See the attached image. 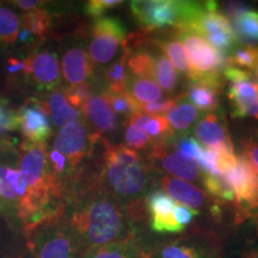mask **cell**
<instances>
[{"instance_id": "9", "label": "cell", "mask_w": 258, "mask_h": 258, "mask_svg": "<svg viewBox=\"0 0 258 258\" xmlns=\"http://www.w3.org/2000/svg\"><path fill=\"white\" fill-rule=\"evenodd\" d=\"M86 38L83 34H71L60 43L61 76L69 86L90 83L95 69L86 48Z\"/></svg>"}, {"instance_id": "46", "label": "cell", "mask_w": 258, "mask_h": 258, "mask_svg": "<svg viewBox=\"0 0 258 258\" xmlns=\"http://www.w3.org/2000/svg\"><path fill=\"white\" fill-rule=\"evenodd\" d=\"M9 4L23 10L24 12H29L32 11V10L44 8L43 4H46V2H40V0H12V2H9Z\"/></svg>"}, {"instance_id": "36", "label": "cell", "mask_w": 258, "mask_h": 258, "mask_svg": "<svg viewBox=\"0 0 258 258\" xmlns=\"http://www.w3.org/2000/svg\"><path fill=\"white\" fill-rule=\"evenodd\" d=\"M64 97H66L67 102H70V105L82 112L88 102L91 99L93 95V90L91 83H84L79 85L69 86L64 89Z\"/></svg>"}, {"instance_id": "17", "label": "cell", "mask_w": 258, "mask_h": 258, "mask_svg": "<svg viewBox=\"0 0 258 258\" xmlns=\"http://www.w3.org/2000/svg\"><path fill=\"white\" fill-rule=\"evenodd\" d=\"M228 98L232 104V117H254L258 120V85L252 80L231 83Z\"/></svg>"}, {"instance_id": "24", "label": "cell", "mask_w": 258, "mask_h": 258, "mask_svg": "<svg viewBox=\"0 0 258 258\" xmlns=\"http://www.w3.org/2000/svg\"><path fill=\"white\" fill-rule=\"evenodd\" d=\"M27 251L25 235L10 228L0 219V258H24Z\"/></svg>"}, {"instance_id": "37", "label": "cell", "mask_w": 258, "mask_h": 258, "mask_svg": "<svg viewBox=\"0 0 258 258\" xmlns=\"http://www.w3.org/2000/svg\"><path fill=\"white\" fill-rule=\"evenodd\" d=\"M105 96L110 103L111 109L116 114L131 117L132 115L140 112L139 111V103L127 91L122 93H105Z\"/></svg>"}, {"instance_id": "4", "label": "cell", "mask_w": 258, "mask_h": 258, "mask_svg": "<svg viewBox=\"0 0 258 258\" xmlns=\"http://www.w3.org/2000/svg\"><path fill=\"white\" fill-rule=\"evenodd\" d=\"M25 238L32 258H83L85 251L62 214L37 225Z\"/></svg>"}, {"instance_id": "23", "label": "cell", "mask_w": 258, "mask_h": 258, "mask_svg": "<svg viewBox=\"0 0 258 258\" xmlns=\"http://www.w3.org/2000/svg\"><path fill=\"white\" fill-rule=\"evenodd\" d=\"M53 24V16L44 8L23 12L21 15V27L30 31V34L38 42L46 41Z\"/></svg>"}, {"instance_id": "45", "label": "cell", "mask_w": 258, "mask_h": 258, "mask_svg": "<svg viewBox=\"0 0 258 258\" xmlns=\"http://www.w3.org/2000/svg\"><path fill=\"white\" fill-rule=\"evenodd\" d=\"M225 79L228 80L230 83H238L243 82V80H251L250 71L240 70L234 66H227L222 71Z\"/></svg>"}, {"instance_id": "35", "label": "cell", "mask_w": 258, "mask_h": 258, "mask_svg": "<svg viewBox=\"0 0 258 258\" xmlns=\"http://www.w3.org/2000/svg\"><path fill=\"white\" fill-rule=\"evenodd\" d=\"M18 131L17 109L8 97L0 96V138Z\"/></svg>"}, {"instance_id": "49", "label": "cell", "mask_w": 258, "mask_h": 258, "mask_svg": "<svg viewBox=\"0 0 258 258\" xmlns=\"http://www.w3.org/2000/svg\"><path fill=\"white\" fill-rule=\"evenodd\" d=\"M24 258H32V256H31V253H30V251H27V253H25V256H24Z\"/></svg>"}, {"instance_id": "21", "label": "cell", "mask_w": 258, "mask_h": 258, "mask_svg": "<svg viewBox=\"0 0 258 258\" xmlns=\"http://www.w3.org/2000/svg\"><path fill=\"white\" fill-rule=\"evenodd\" d=\"M235 41L245 47H258V11L245 9L231 21Z\"/></svg>"}, {"instance_id": "43", "label": "cell", "mask_w": 258, "mask_h": 258, "mask_svg": "<svg viewBox=\"0 0 258 258\" xmlns=\"http://www.w3.org/2000/svg\"><path fill=\"white\" fill-rule=\"evenodd\" d=\"M244 156L247 158L253 169L258 172V139L250 138L244 143Z\"/></svg>"}, {"instance_id": "16", "label": "cell", "mask_w": 258, "mask_h": 258, "mask_svg": "<svg viewBox=\"0 0 258 258\" xmlns=\"http://www.w3.org/2000/svg\"><path fill=\"white\" fill-rule=\"evenodd\" d=\"M82 114L89 122L92 132L101 138L102 135L114 133L117 129L118 120L104 92L93 93L91 99L83 109Z\"/></svg>"}, {"instance_id": "30", "label": "cell", "mask_w": 258, "mask_h": 258, "mask_svg": "<svg viewBox=\"0 0 258 258\" xmlns=\"http://www.w3.org/2000/svg\"><path fill=\"white\" fill-rule=\"evenodd\" d=\"M153 80L160 85V89L166 91H173L178 84V74H177L175 67L171 63L169 57L164 54H156V61H154V72Z\"/></svg>"}, {"instance_id": "44", "label": "cell", "mask_w": 258, "mask_h": 258, "mask_svg": "<svg viewBox=\"0 0 258 258\" xmlns=\"http://www.w3.org/2000/svg\"><path fill=\"white\" fill-rule=\"evenodd\" d=\"M198 214H199L198 211H195V209H191L189 207H185V206L179 205V203H177L175 212H173V215H175L176 221L184 228L186 225L191 222L192 218Z\"/></svg>"}, {"instance_id": "14", "label": "cell", "mask_w": 258, "mask_h": 258, "mask_svg": "<svg viewBox=\"0 0 258 258\" xmlns=\"http://www.w3.org/2000/svg\"><path fill=\"white\" fill-rule=\"evenodd\" d=\"M146 205L151 214V227L154 232L180 233L184 231L173 215L177 202L166 192L154 190L146 198Z\"/></svg>"}, {"instance_id": "3", "label": "cell", "mask_w": 258, "mask_h": 258, "mask_svg": "<svg viewBox=\"0 0 258 258\" xmlns=\"http://www.w3.org/2000/svg\"><path fill=\"white\" fill-rule=\"evenodd\" d=\"M132 14L147 30L165 27L185 28L206 11V2L183 0H134Z\"/></svg>"}, {"instance_id": "18", "label": "cell", "mask_w": 258, "mask_h": 258, "mask_svg": "<svg viewBox=\"0 0 258 258\" xmlns=\"http://www.w3.org/2000/svg\"><path fill=\"white\" fill-rule=\"evenodd\" d=\"M83 258H151V254L133 234L123 240L86 249Z\"/></svg>"}, {"instance_id": "27", "label": "cell", "mask_w": 258, "mask_h": 258, "mask_svg": "<svg viewBox=\"0 0 258 258\" xmlns=\"http://www.w3.org/2000/svg\"><path fill=\"white\" fill-rule=\"evenodd\" d=\"M127 92L138 103H154L163 98V90L157 83L147 78L132 77L127 80Z\"/></svg>"}, {"instance_id": "13", "label": "cell", "mask_w": 258, "mask_h": 258, "mask_svg": "<svg viewBox=\"0 0 258 258\" xmlns=\"http://www.w3.org/2000/svg\"><path fill=\"white\" fill-rule=\"evenodd\" d=\"M234 190L237 206L258 208V172L243 153L237 156V163L224 175Z\"/></svg>"}, {"instance_id": "40", "label": "cell", "mask_w": 258, "mask_h": 258, "mask_svg": "<svg viewBox=\"0 0 258 258\" xmlns=\"http://www.w3.org/2000/svg\"><path fill=\"white\" fill-rule=\"evenodd\" d=\"M121 4H123L122 0H90L85 5V12L91 17L101 18L106 11Z\"/></svg>"}, {"instance_id": "42", "label": "cell", "mask_w": 258, "mask_h": 258, "mask_svg": "<svg viewBox=\"0 0 258 258\" xmlns=\"http://www.w3.org/2000/svg\"><path fill=\"white\" fill-rule=\"evenodd\" d=\"M201 150V144L194 138H182L178 143H177V151H178L182 156H184L190 160H198Z\"/></svg>"}, {"instance_id": "20", "label": "cell", "mask_w": 258, "mask_h": 258, "mask_svg": "<svg viewBox=\"0 0 258 258\" xmlns=\"http://www.w3.org/2000/svg\"><path fill=\"white\" fill-rule=\"evenodd\" d=\"M48 109L50 122L54 127L62 128L71 122L83 120V114L72 108L67 102L63 91L56 89L54 91L47 92L46 99H43Z\"/></svg>"}, {"instance_id": "1", "label": "cell", "mask_w": 258, "mask_h": 258, "mask_svg": "<svg viewBox=\"0 0 258 258\" xmlns=\"http://www.w3.org/2000/svg\"><path fill=\"white\" fill-rule=\"evenodd\" d=\"M62 218L84 249L123 240L135 234L124 207L98 179L74 184L63 201Z\"/></svg>"}, {"instance_id": "10", "label": "cell", "mask_w": 258, "mask_h": 258, "mask_svg": "<svg viewBox=\"0 0 258 258\" xmlns=\"http://www.w3.org/2000/svg\"><path fill=\"white\" fill-rule=\"evenodd\" d=\"M150 254L151 258H219V245L212 233L199 231L161 244Z\"/></svg>"}, {"instance_id": "26", "label": "cell", "mask_w": 258, "mask_h": 258, "mask_svg": "<svg viewBox=\"0 0 258 258\" xmlns=\"http://www.w3.org/2000/svg\"><path fill=\"white\" fill-rule=\"evenodd\" d=\"M150 116L143 112L132 115L128 120L124 133V141L132 150H144L151 144V138L146 132L147 122Z\"/></svg>"}, {"instance_id": "28", "label": "cell", "mask_w": 258, "mask_h": 258, "mask_svg": "<svg viewBox=\"0 0 258 258\" xmlns=\"http://www.w3.org/2000/svg\"><path fill=\"white\" fill-rule=\"evenodd\" d=\"M128 49L123 47V54L121 59L109 66L104 73L105 93H122L127 91L128 76L125 73Z\"/></svg>"}, {"instance_id": "2", "label": "cell", "mask_w": 258, "mask_h": 258, "mask_svg": "<svg viewBox=\"0 0 258 258\" xmlns=\"http://www.w3.org/2000/svg\"><path fill=\"white\" fill-rule=\"evenodd\" d=\"M103 166L98 182L118 202L140 201L148 183V169L137 151L102 139Z\"/></svg>"}, {"instance_id": "12", "label": "cell", "mask_w": 258, "mask_h": 258, "mask_svg": "<svg viewBox=\"0 0 258 258\" xmlns=\"http://www.w3.org/2000/svg\"><path fill=\"white\" fill-rule=\"evenodd\" d=\"M60 84L59 53L42 41L31 49L30 86L37 92H50L59 89Z\"/></svg>"}, {"instance_id": "41", "label": "cell", "mask_w": 258, "mask_h": 258, "mask_svg": "<svg viewBox=\"0 0 258 258\" xmlns=\"http://www.w3.org/2000/svg\"><path fill=\"white\" fill-rule=\"evenodd\" d=\"M176 105L177 101L175 99H167V101L154 103H139V111L148 116H161V114H167L172 110Z\"/></svg>"}, {"instance_id": "50", "label": "cell", "mask_w": 258, "mask_h": 258, "mask_svg": "<svg viewBox=\"0 0 258 258\" xmlns=\"http://www.w3.org/2000/svg\"><path fill=\"white\" fill-rule=\"evenodd\" d=\"M254 76H256V79H257V82H256V84L258 85V69L254 71Z\"/></svg>"}, {"instance_id": "39", "label": "cell", "mask_w": 258, "mask_h": 258, "mask_svg": "<svg viewBox=\"0 0 258 258\" xmlns=\"http://www.w3.org/2000/svg\"><path fill=\"white\" fill-rule=\"evenodd\" d=\"M230 66L238 64L247 70L256 71L258 69V47H244L237 49L228 57Z\"/></svg>"}, {"instance_id": "34", "label": "cell", "mask_w": 258, "mask_h": 258, "mask_svg": "<svg viewBox=\"0 0 258 258\" xmlns=\"http://www.w3.org/2000/svg\"><path fill=\"white\" fill-rule=\"evenodd\" d=\"M203 184H205L207 191L212 194L213 196H217V198H220L228 202L235 201L234 190L225 176L205 175L203 176Z\"/></svg>"}, {"instance_id": "8", "label": "cell", "mask_w": 258, "mask_h": 258, "mask_svg": "<svg viewBox=\"0 0 258 258\" xmlns=\"http://www.w3.org/2000/svg\"><path fill=\"white\" fill-rule=\"evenodd\" d=\"M218 9L217 2H206V11L185 28L178 30L194 32L205 38L214 49L227 54L237 41L231 22L224 14L219 12Z\"/></svg>"}, {"instance_id": "47", "label": "cell", "mask_w": 258, "mask_h": 258, "mask_svg": "<svg viewBox=\"0 0 258 258\" xmlns=\"http://www.w3.org/2000/svg\"><path fill=\"white\" fill-rule=\"evenodd\" d=\"M222 9H224L225 15H227L226 17H227L228 21L231 22L238 14H240L241 11H244L245 9H247V6L244 5L243 3L226 2L222 4Z\"/></svg>"}, {"instance_id": "7", "label": "cell", "mask_w": 258, "mask_h": 258, "mask_svg": "<svg viewBox=\"0 0 258 258\" xmlns=\"http://www.w3.org/2000/svg\"><path fill=\"white\" fill-rule=\"evenodd\" d=\"M127 38V30L118 18H97L90 28L88 54L91 63L96 66L108 64L116 56L118 47Z\"/></svg>"}, {"instance_id": "31", "label": "cell", "mask_w": 258, "mask_h": 258, "mask_svg": "<svg viewBox=\"0 0 258 258\" xmlns=\"http://www.w3.org/2000/svg\"><path fill=\"white\" fill-rule=\"evenodd\" d=\"M199 117V109L191 103L182 102L167 112L166 120L177 131H186Z\"/></svg>"}, {"instance_id": "48", "label": "cell", "mask_w": 258, "mask_h": 258, "mask_svg": "<svg viewBox=\"0 0 258 258\" xmlns=\"http://www.w3.org/2000/svg\"><path fill=\"white\" fill-rule=\"evenodd\" d=\"M241 258H258V247L246 251Z\"/></svg>"}, {"instance_id": "29", "label": "cell", "mask_w": 258, "mask_h": 258, "mask_svg": "<svg viewBox=\"0 0 258 258\" xmlns=\"http://www.w3.org/2000/svg\"><path fill=\"white\" fill-rule=\"evenodd\" d=\"M219 90L206 84L192 83L190 84L188 96L194 105L200 110L214 111L219 106Z\"/></svg>"}, {"instance_id": "33", "label": "cell", "mask_w": 258, "mask_h": 258, "mask_svg": "<svg viewBox=\"0 0 258 258\" xmlns=\"http://www.w3.org/2000/svg\"><path fill=\"white\" fill-rule=\"evenodd\" d=\"M154 43L160 48L161 50L165 51L167 56L170 57L171 63L175 64V67L182 74H186L189 76V63L188 59H186L184 48H183L182 43L178 40H159L154 41Z\"/></svg>"}, {"instance_id": "11", "label": "cell", "mask_w": 258, "mask_h": 258, "mask_svg": "<svg viewBox=\"0 0 258 258\" xmlns=\"http://www.w3.org/2000/svg\"><path fill=\"white\" fill-rule=\"evenodd\" d=\"M18 131L23 143L46 144L53 134V127L43 99L29 97L17 109Z\"/></svg>"}, {"instance_id": "38", "label": "cell", "mask_w": 258, "mask_h": 258, "mask_svg": "<svg viewBox=\"0 0 258 258\" xmlns=\"http://www.w3.org/2000/svg\"><path fill=\"white\" fill-rule=\"evenodd\" d=\"M146 132L150 138L152 137L157 139L158 143H164L173 134L172 127L165 116H150V120L146 125Z\"/></svg>"}, {"instance_id": "19", "label": "cell", "mask_w": 258, "mask_h": 258, "mask_svg": "<svg viewBox=\"0 0 258 258\" xmlns=\"http://www.w3.org/2000/svg\"><path fill=\"white\" fill-rule=\"evenodd\" d=\"M160 185L164 190H166L167 195L171 196L179 205L195 209V211L205 205V192L196 185L190 184L185 180L163 176L160 178Z\"/></svg>"}, {"instance_id": "5", "label": "cell", "mask_w": 258, "mask_h": 258, "mask_svg": "<svg viewBox=\"0 0 258 258\" xmlns=\"http://www.w3.org/2000/svg\"><path fill=\"white\" fill-rule=\"evenodd\" d=\"M177 37L185 47L189 63L188 77L191 82L220 89L222 71L230 66L226 54L214 49L205 38L194 32L177 30Z\"/></svg>"}, {"instance_id": "22", "label": "cell", "mask_w": 258, "mask_h": 258, "mask_svg": "<svg viewBox=\"0 0 258 258\" xmlns=\"http://www.w3.org/2000/svg\"><path fill=\"white\" fill-rule=\"evenodd\" d=\"M195 135L200 143L206 145L207 147H214L230 141L227 132L222 127L221 121L214 114L207 115L196 124Z\"/></svg>"}, {"instance_id": "6", "label": "cell", "mask_w": 258, "mask_h": 258, "mask_svg": "<svg viewBox=\"0 0 258 258\" xmlns=\"http://www.w3.org/2000/svg\"><path fill=\"white\" fill-rule=\"evenodd\" d=\"M98 139L101 137L92 132L85 121L80 120L60 128L54 137L51 148L64 156L71 171L76 176H79L82 172L80 167L92 154Z\"/></svg>"}, {"instance_id": "15", "label": "cell", "mask_w": 258, "mask_h": 258, "mask_svg": "<svg viewBox=\"0 0 258 258\" xmlns=\"http://www.w3.org/2000/svg\"><path fill=\"white\" fill-rule=\"evenodd\" d=\"M150 159L156 161L161 170L179 177L182 180H196L200 177V169L196 161L182 156L177 150L170 152L164 143L154 145Z\"/></svg>"}, {"instance_id": "25", "label": "cell", "mask_w": 258, "mask_h": 258, "mask_svg": "<svg viewBox=\"0 0 258 258\" xmlns=\"http://www.w3.org/2000/svg\"><path fill=\"white\" fill-rule=\"evenodd\" d=\"M21 29V15L11 6L0 4V47L9 50L17 44V37Z\"/></svg>"}, {"instance_id": "32", "label": "cell", "mask_w": 258, "mask_h": 258, "mask_svg": "<svg viewBox=\"0 0 258 258\" xmlns=\"http://www.w3.org/2000/svg\"><path fill=\"white\" fill-rule=\"evenodd\" d=\"M154 61H156V54H151L146 50L135 51L127 56V66L134 77L140 78H147L153 80L154 72Z\"/></svg>"}]
</instances>
